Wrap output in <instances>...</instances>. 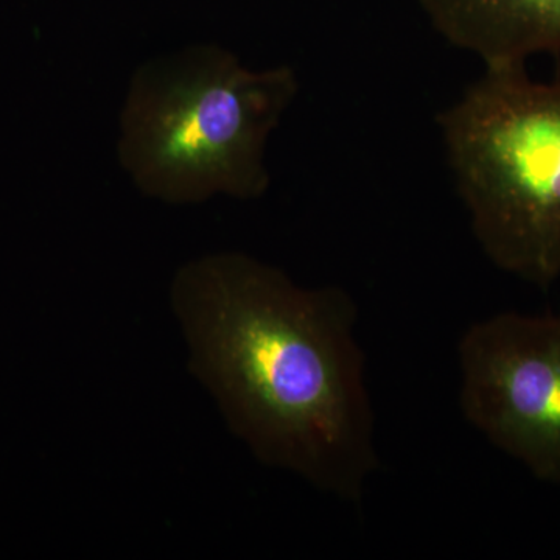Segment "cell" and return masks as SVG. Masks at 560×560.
Listing matches in <instances>:
<instances>
[{
	"instance_id": "5b68a950",
	"label": "cell",
	"mask_w": 560,
	"mask_h": 560,
	"mask_svg": "<svg viewBox=\"0 0 560 560\" xmlns=\"http://www.w3.org/2000/svg\"><path fill=\"white\" fill-rule=\"evenodd\" d=\"M448 43L486 66L560 54V0H418Z\"/></svg>"
},
{
	"instance_id": "277c9868",
	"label": "cell",
	"mask_w": 560,
	"mask_h": 560,
	"mask_svg": "<svg viewBox=\"0 0 560 560\" xmlns=\"http://www.w3.org/2000/svg\"><path fill=\"white\" fill-rule=\"evenodd\" d=\"M459 407L539 481L560 485V315L506 312L458 342Z\"/></svg>"
},
{
	"instance_id": "7a4b0ae2",
	"label": "cell",
	"mask_w": 560,
	"mask_h": 560,
	"mask_svg": "<svg viewBox=\"0 0 560 560\" xmlns=\"http://www.w3.org/2000/svg\"><path fill=\"white\" fill-rule=\"evenodd\" d=\"M298 90L289 66L254 72L215 46L154 58L125 98L121 167L140 191L171 205L259 198L270 186L265 147Z\"/></svg>"
},
{
	"instance_id": "6da1fadb",
	"label": "cell",
	"mask_w": 560,
	"mask_h": 560,
	"mask_svg": "<svg viewBox=\"0 0 560 560\" xmlns=\"http://www.w3.org/2000/svg\"><path fill=\"white\" fill-rule=\"evenodd\" d=\"M172 307L190 371L260 463L359 503L378 469L359 308L242 253L189 261Z\"/></svg>"
},
{
	"instance_id": "3957f363",
	"label": "cell",
	"mask_w": 560,
	"mask_h": 560,
	"mask_svg": "<svg viewBox=\"0 0 560 560\" xmlns=\"http://www.w3.org/2000/svg\"><path fill=\"white\" fill-rule=\"evenodd\" d=\"M471 231L497 268L533 285L560 278V80L525 65L485 75L438 116Z\"/></svg>"
}]
</instances>
